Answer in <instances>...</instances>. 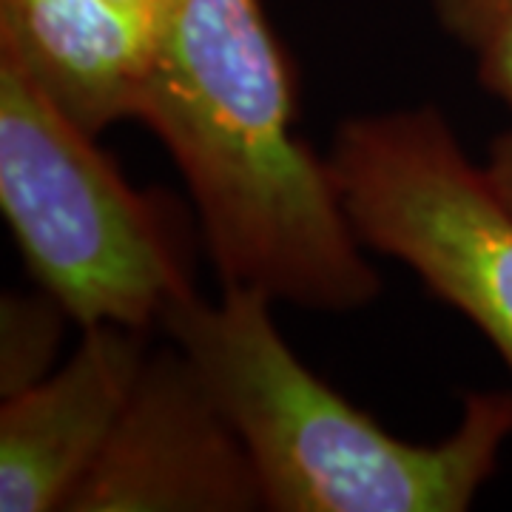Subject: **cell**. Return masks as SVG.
Returning a JSON list of instances; mask_svg holds the SVG:
<instances>
[{
  "instance_id": "cell-6",
  "label": "cell",
  "mask_w": 512,
  "mask_h": 512,
  "mask_svg": "<svg viewBox=\"0 0 512 512\" xmlns=\"http://www.w3.org/2000/svg\"><path fill=\"white\" fill-rule=\"evenodd\" d=\"M148 330L83 328L52 376L0 404V512H66L148 356Z\"/></svg>"
},
{
  "instance_id": "cell-3",
  "label": "cell",
  "mask_w": 512,
  "mask_h": 512,
  "mask_svg": "<svg viewBox=\"0 0 512 512\" xmlns=\"http://www.w3.org/2000/svg\"><path fill=\"white\" fill-rule=\"evenodd\" d=\"M0 211L29 274L80 328L151 330L194 291L163 208L0 55Z\"/></svg>"
},
{
  "instance_id": "cell-10",
  "label": "cell",
  "mask_w": 512,
  "mask_h": 512,
  "mask_svg": "<svg viewBox=\"0 0 512 512\" xmlns=\"http://www.w3.org/2000/svg\"><path fill=\"white\" fill-rule=\"evenodd\" d=\"M481 168L487 174V183L493 185V191L498 194V200L512 211V126L493 137Z\"/></svg>"
},
{
  "instance_id": "cell-11",
  "label": "cell",
  "mask_w": 512,
  "mask_h": 512,
  "mask_svg": "<svg viewBox=\"0 0 512 512\" xmlns=\"http://www.w3.org/2000/svg\"><path fill=\"white\" fill-rule=\"evenodd\" d=\"M117 9H123L128 18L137 20L148 35H157V29L163 26L165 15L171 9V0H111Z\"/></svg>"
},
{
  "instance_id": "cell-2",
  "label": "cell",
  "mask_w": 512,
  "mask_h": 512,
  "mask_svg": "<svg viewBox=\"0 0 512 512\" xmlns=\"http://www.w3.org/2000/svg\"><path fill=\"white\" fill-rule=\"evenodd\" d=\"M274 302L183 293L163 330L245 441L268 512H464L512 439V390H470L456 430L410 444L322 382L282 339Z\"/></svg>"
},
{
  "instance_id": "cell-5",
  "label": "cell",
  "mask_w": 512,
  "mask_h": 512,
  "mask_svg": "<svg viewBox=\"0 0 512 512\" xmlns=\"http://www.w3.org/2000/svg\"><path fill=\"white\" fill-rule=\"evenodd\" d=\"M251 453L183 350H148L103 453L66 512H256Z\"/></svg>"
},
{
  "instance_id": "cell-7",
  "label": "cell",
  "mask_w": 512,
  "mask_h": 512,
  "mask_svg": "<svg viewBox=\"0 0 512 512\" xmlns=\"http://www.w3.org/2000/svg\"><path fill=\"white\" fill-rule=\"evenodd\" d=\"M151 40L111 0H0V55L94 137L137 120Z\"/></svg>"
},
{
  "instance_id": "cell-4",
  "label": "cell",
  "mask_w": 512,
  "mask_h": 512,
  "mask_svg": "<svg viewBox=\"0 0 512 512\" xmlns=\"http://www.w3.org/2000/svg\"><path fill=\"white\" fill-rule=\"evenodd\" d=\"M328 165L362 245L473 322L512 379V211L436 106L339 123Z\"/></svg>"
},
{
  "instance_id": "cell-8",
  "label": "cell",
  "mask_w": 512,
  "mask_h": 512,
  "mask_svg": "<svg viewBox=\"0 0 512 512\" xmlns=\"http://www.w3.org/2000/svg\"><path fill=\"white\" fill-rule=\"evenodd\" d=\"M72 316L49 291H6L0 296V399H12L52 376Z\"/></svg>"
},
{
  "instance_id": "cell-9",
  "label": "cell",
  "mask_w": 512,
  "mask_h": 512,
  "mask_svg": "<svg viewBox=\"0 0 512 512\" xmlns=\"http://www.w3.org/2000/svg\"><path fill=\"white\" fill-rule=\"evenodd\" d=\"M441 32L473 57L478 83L512 111V0H430Z\"/></svg>"
},
{
  "instance_id": "cell-1",
  "label": "cell",
  "mask_w": 512,
  "mask_h": 512,
  "mask_svg": "<svg viewBox=\"0 0 512 512\" xmlns=\"http://www.w3.org/2000/svg\"><path fill=\"white\" fill-rule=\"evenodd\" d=\"M137 120L177 165L222 288L319 313L379 299L328 157L296 134L291 63L262 0H171Z\"/></svg>"
}]
</instances>
